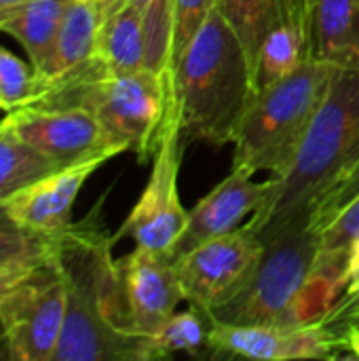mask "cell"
Listing matches in <instances>:
<instances>
[{"label":"cell","mask_w":359,"mask_h":361,"mask_svg":"<svg viewBox=\"0 0 359 361\" xmlns=\"http://www.w3.org/2000/svg\"><path fill=\"white\" fill-rule=\"evenodd\" d=\"M95 209L70 224L57 247L66 277V319L53 361H150V341L133 328L118 260Z\"/></svg>","instance_id":"6da1fadb"},{"label":"cell","mask_w":359,"mask_h":361,"mask_svg":"<svg viewBox=\"0 0 359 361\" xmlns=\"http://www.w3.org/2000/svg\"><path fill=\"white\" fill-rule=\"evenodd\" d=\"M359 157V61L339 66L328 93L284 178H269L264 205L248 226L267 241L290 222L311 214L317 199Z\"/></svg>","instance_id":"7a4b0ae2"},{"label":"cell","mask_w":359,"mask_h":361,"mask_svg":"<svg viewBox=\"0 0 359 361\" xmlns=\"http://www.w3.org/2000/svg\"><path fill=\"white\" fill-rule=\"evenodd\" d=\"M171 95L184 140L233 144L256 85L248 53L218 8L176 61Z\"/></svg>","instance_id":"3957f363"},{"label":"cell","mask_w":359,"mask_h":361,"mask_svg":"<svg viewBox=\"0 0 359 361\" xmlns=\"http://www.w3.org/2000/svg\"><path fill=\"white\" fill-rule=\"evenodd\" d=\"M171 74L146 68L129 74H106L97 59L40 89L23 106L85 108L97 116L110 142L121 152H135L144 163L159 144L171 106Z\"/></svg>","instance_id":"277c9868"},{"label":"cell","mask_w":359,"mask_h":361,"mask_svg":"<svg viewBox=\"0 0 359 361\" xmlns=\"http://www.w3.org/2000/svg\"><path fill=\"white\" fill-rule=\"evenodd\" d=\"M317 233L309 216L290 222L264 241L248 279L222 305L209 311L218 324L298 326L322 317L311 290Z\"/></svg>","instance_id":"5b68a950"},{"label":"cell","mask_w":359,"mask_h":361,"mask_svg":"<svg viewBox=\"0 0 359 361\" xmlns=\"http://www.w3.org/2000/svg\"><path fill=\"white\" fill-rule=\"evenodd\" d=\"M336 68L330 61L307 59L286 78L258 91L235 131L233 165L284 178L305 144Z\"/></svg>","instance_id":"8992f818"},{"label":"cell","mask_w":359,"mask_h":361,"mask_svg":"<svg viewBox=\"0 0 359 361\" xmlns=\"http://www.w3.org/2000/svg\"><path fill=\"white\" fill-rule=\"evenodd\" d=\"M66 277L57 252L36 262L0 300L6 353L17 361H53L66 319Z\"/></svg>","instance_id":"52a82bcc"},{"label":"cell","mask_w":359,"mask_h":361,"mask_svg":"<svg viewBox=\"0 0 359 361\" xmlns=\"http://www.w3.org/2000/svg\"><path fill=\"white\" fill-rule=\"evenodd\" d=\"M184 144L186 142L182 137L171 95V106L165 116L157 150L152 154L150 178L131 214L114 235V241L127 237L138 247L171 254L188 222V212L184 209L178 190Z\"/></svg>","instance_id":"ba28073f"},{"label":"cell","mask_w":359,"mask_h":361,"mask_svg":"<svg viewBox=\"0 0 359 361\" xmlns=\"http://www.w3.org/2000/svg\"><path fill=\"white\" fill-rule=\"evenodd\" d=\"M264 241L248 222L218 239L205 241L174 260L184 302L212 311L231 298L248 279Z\"/></svg>","instance_id":"9c48e42d"},{"label":"cell","mask_w":359,"mask_h":361,"mask_svg":"<svg viewBox=\"0 0 359 361\" xmlns=\"http://www.w3.org/2000/svg\"><path fill=\"white\" fill-rule=\"evenodd\" d=\"M6 121L28 146L51 159L57 167H70L91 159L110 161L121 154L97 116L85 108L19 106L8 110Z\"/></svg>","instance_id":"30bf717a"},{"label":"cell","mask_w":359,"mask_h":361,"mask_svg":"<svg viewBox=\"0 0 359 361\" xmlns=\"http://www.w3.org/2000/svg\"><path fill=\"white\" fill-rule=\"evenodd\" d=\"M345 347L343 336L317 322L298 326H241L212 322L207 353L218 357L290 361L334 360Z\"/></svg>","instance_id":"8fae6325"},{"label":"cell","mask_w":359,"mask_h":361,"mask_svg":"<svg viewBox=\"0 0 359 361\" xmlns=\"http://www.w3.org/2000/svg\"><path fill=\"white\" fill-rule=\"evenodd\" d=\"M121 283L133 328L150 341L184 302L169 252L138 247L118 260Z\"/></svg>","instance_id":"7c38bea8"},{"label":"cell","mask_w":359,"mask_h":361,"mask_svg":"<svg viewBox=\"0 0 359 361\" xmlns=\"http://www.w3.org/2000/svg\"><path fill=\"white\" fill-rule=\"evenodd\" d=\"M254 176V171L233 165L231 173L188 212L186 228L171 250L174 260L205 241L241 228L245 220L264 205L269 197V178L256 182Z\"/></svg>","instance_id":"4fadbf2b"},{"label":"cell","mask_w":359,"mask_h":361,"mask_svg":"<svg viewBox=\"0 0 359 361\" xmlns=\"http://www.w3.org/2000/svg\"><path fill=\"white\" fill-rule=\"evenodd\" d=\"M104 163L106 159H91L55 169L19 188L0 205L4 214L25 231L51 237L61 235L72 224V205L83 184Z\"/></svg>","instance_id":"5bb4252c"},{"label":"cell","mask_w":359,"mask_h":361,"mask_svg":"<svg viewBox=\"0 0 359 361\" xmlns=\"http://www.w3.org/2000/svg\"><path fill=\"white\" fill-rule=\"evenodd\" d=\"M99 25H102V0H72L70 2L63 15V21L59 25L47 68L40 74H34L36 76L34 95L40 89L95 61Z\"/></svg>","instance_id":"9a60e30c"},{"label":"cell","mask_w":359,"mask_h":361,"mask_svg":"<svg viewBox=\"0 0 359 361\" xmlns=\"http://www.w3.org/2000/svg\"><path fill=\"white\" fill-rule=\"evenodd\" d=\"M359 235V195L317 233V254L311 273V290L326 313L345 290V267L353 239Z\"/></svg>","instance_id":"2e32d148"},{"label":"cell","mask_w":359,"mask_h":361,"mask_svg":"<svg viewBox=\"0 0 359 361\" xmlns=\"http://www.w3.org/2000/svg\"><path fill=\"white\" fill-rule=\"evenodd\" d=\"M97 63L106 74H129L144 68L142 8L129 0H102Z\"/></svg>","instance_id":"e0dca14e"},{"label":"cell","mask_w":359,"mask_h":361,"mask_svg":"<svg viewBox=\"0 0 359 361\" xmlns=\"http://www.w3.org/2000/svg\"><path fill=\"white\" fill-rule=\"evenodd\" d=\"M309 59L336 66L359 61V0H313Z\"/></svg>","instance_id":"ac0fdd59"},{"label":"cell","mask_w":359,"mask_h":361,"mask_svg":"<svg viewBox=\"0 0 359 361\" xmlns=\"http://www.w3.org/2000/svg\"><path fill=\"white\" fill-rule=\"evenodd\" d=\"M70 2L72 0H28L0 19V32L21 42L34 74L47 68Z\"/></svg>","instance_id":"d6986e66"},{"label":"cell","mask_w":359,"mask_h":361,"mask_svg":"<svg viewBox=\"0 0 359 361\" xmlns=\"http://www.w3.org/2000/svg\"><path fill=\"white\" fill-rule=\"evenodd\" d=\"M55 169L61 167L28 146L6 118L0 121V203L19 188Z\"/></svg>","instance_id":"ffe728a7"},{"label":"cell","mask_w":359,"mask_h":361,"mask_svg":"<svg viewBox=\"0 0 359 361\" xmlns=\"http://www.w3.org/2000/svg\"><path fill=\"white\" fill-rule=\"evenodd\" d=\"M307 59L309 57L300 34L294 27L277 21L267 32L256 55V66H254L256 93L286 78Z\"/></svg>","instance_id":"44dd1931"},{"label":"cell","mask_w":359,"mask_h":361,"mask_svg":"<svg viewBox=\"0 0 359 361\" xmlns=\"http://www.w3.org/2000/svg\"><path fill=\"white\" fill-rule=\"evenodd\" d=\"M209 330L212 317L207 311L193 305L188 311H176L150 338L152 360H163L176 353H205L209 345Z\"/></svg>","instance_id":"7402d4cb"},{"label":"cell","mask_w":359,"mask_h":361,"mask_svg":"<svg viewBox=\"0 0 359 361\" xmlns=\"http://www.w3.org/2000/svg\"><path fill=\"white\" fill-rule=\"evenodd\" d=\"M144 68L157 74L174 72L176 4L174 0H148L142 8Z\"/></svg>","instance_id":"603a6c76"},{"label":"cell","mask_w":359,"mask_h":361,"mask_svg":"<svg viewBox=\"0 0 359 361\" xmlns=\"http://www.w3.org/2000/svg\"><path fill=\"white\" fill-rule=\"evenodd\" d=\"M216 8L239 36L254 74L258 49L267 32L277 23L275 0H216Z\"/></svg>","instance_id":"cb8c5ba5"},{"label":"cell","mask_w":359,"mask_h":361,"mask_svg":"<svg viewBox=\"0 0 359 361\" xmlns=\"http://www.w3.org/2000/svg\"><path fill=\"white\" fill-rule=\"evenodd\" d=\"M61 235H40L17 226L0 205V267L25 260H42L57 252Z\"/></svg>","instance_id":"d4e9b609"},{"label":"cell","mask_w":359,"mask_h":361,"mask_svg":"<svg viewBox=\"0 0 359 361\" xmlns=\"http://www.w3.org/2000/svg\"><path fill=\"white\" fill-rule=\"evenodd\" d=\"M34 91V70L28 68L15 53L0 47V108L8 112L28 104Z\"/></svg>","instance_id":"484cf974"},{"label":"cell","mask_w":359,"mask_h":361,"mask_svg":"<svg viewBox=\"0 0 359 361\" xmlns=\"http://www.w3.org/2000/svg\"><path fill=\"white\" fill-rule=\"evenodd\" d=\"M359 195V157L353 161V165L317 199L309 214V224L315 233L324 231L339 214L341 209L353 201Z\"/></svg>","instance_id":"4316f807"},{"label":"cell","mask_w":359,"mask_h":361,"mask_svg":"<svg viewBox=\"0 0 359 361\" xmlns=\"http://www.w3.org/2000/svg\"><path fill=\"white\" fill-rule=\"evenodd\" d=\"M176 4V36H174V66L188 49L205 19L216 8V0H174Z\"/></svg>","instance_id":"83f0119b"},{"label":"cell","mask_w":359,"mask_h":361,"mask_svg":"<svg viewBox=\"0 0 359 361\" xmlns=\"http://www.w3.org/2000/svg\"><path fill=\"white\" fill-rule=\"evenodd\" d=\"M275 8H277V21L294 27L300 34L309 57V25H311L313 0H275Z\"/></svg>","instance_id":"f1b7e54d"},{"label":"cell","mask_w":359,"mask_h":361,"mask_svg":"<svg viewBox=\"0 0 359 361\" xmlns=\"http://www.w3.org/2000/svg\"><path fill=\"white\" fill-rule=\"evenodd\" d=\"M359 317V290L358 292H351V294H341L334 302H332V307L320 317V319H315L320 326H324L326 330H330V332H334V334H339L341 336V330L349 324V322H353V319H358Z\"/></svg>","instance_id":"f546056e"},{"label":"cell","mask_w":359,"mask_h":361,"mask_svg":"<svg viewBox=\"0 0 359 361\" xmlns=\"http://www.w3.org/2000/svg\"><path fill=\"white\" fill-rule=\"evenodd\" d=\"M36 262H40V260H25V262H13V264L0 267V300L11 292V288L15 283H19L30 273V269Z\"/></svg>","instance_id":"4dcf8cb0"},{"label":"cell","mask_w":359,"mask_h":361,"mask_svg":"<svg viewBox=\"0 0 359 361\" xmlns=\"http://www.w3.org/2000/svg\"><path fill=\"white\" fill-rule=\"evenodd\" d=\"M359 290V235L353 239L347 256V267H345V290L343 294H351Z\"/></svg>","instance_id":"1f68e13d"},{"label":"cell","mask_w":359,"mask_h":361,"mask_svg":"<svg viewBox=\"0 0 359 361\" xmlns=\"http://www.w3.org/2000/svg\"><path fill=\"white\" fill-rule=\"evenodd\" d=\"M341 336L345 341V347L347 351L353 355V357H359V317L349 322L343 330H341Z\"/></svg>","instance_id":"d6a6232c"},{"label":"cell","mask_w":359,"mask_h":361,"mask_svg":"<svg viewBox=\"0 0 359 361\" xmlns=\"http://www.w3.org/2000/svg\"><path fill=\"white\" fill-rule=\"evenodd\" d=\"M25 2H28V0H0V19H2L4 15H8L13 8L25 4Z\"/></svg>","instance_id":"836d02e7"},{"label":"cell","mask_w":359,"mask_h":361,"mask_svg":"<svg viewBox=\"0 0 359 361\" xmlns=\"http://www.w3.org/2000/svg\"><path fill=\"white\" fill-rule=\"evenodd\" d=\"M129 2H131V4H135V6H140V8H144L148 0H129Z\"/></svg>","instance_id":"e575fe53"},{"label":"cell","mask_w":359,"mask_h":361,"mask_svg":"<svg viewBox=\"0 0 359 361\" xmlns=\"http://www.w3.org/2000/svg\"><path fill=\"white\" fill-rule=\"evenodd\" d=\"M0 110H2V108H0Z\"/></svg>","instance_id":"d590c367"}]
</instances>
